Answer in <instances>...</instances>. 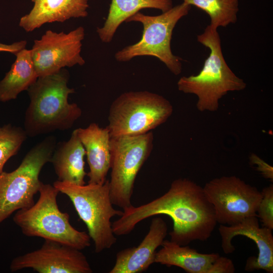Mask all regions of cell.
I'll list each match as a JSON object with an SVG mask.
<instances>
[{
  "label": "cell",
  "instance_id": "6da1fadb",
  "mask_svg": "<svg viewBox=\"0 0 273 273\" xmlns=\"http://www.w3.org/2000/svg\"><path fill=\"white\" fill-rule=\"evenodd\" d=\"M123 210L122 215L112 223L115 235H128L142 220L164 214L173 221L170 241L183 246L195 240L206 241L217 223L213 205L203 187L186 178L173 180L168 191L160 197Z\"/></svg>",
  "mask_w": 273,
  "mask_h": 273
},
{
  "label": "cell",
  "instance_id": "ac0fdd59",
  "mask_svg": "<svg viewBox=\"0 0 273 273\" xmlns=\"http://www.w3.org/2000/svg\"><path fill=\"white\" fill-rule=\"evenodd\" d=\"M161 246L156 253L155 263L177 266L188 273H207L219 256L217 253H201L187 245H180L170 240H164Z\"/></svg>",
  "mask_w": 273,
  "mask_h": 273
},
{
  "label": "cell",
  "instance_id": "2e32d148",
  "mask_svg": "<svg viewBox=\"0 0 273 273\" xmlns=\"http://www.w3.org/2000/svg\"><path fill=\"white\" fill-rule=\"evenodd\" d=\"M30 12L22 17L19 25L26 32H31L47 23L64 22L72 18L88 15V0H31Z\"/></svg>",
  "mask_w": 273,
  "mask_h": 273
},
{
  "label": "cell",
  "instance_id": "5b68a950",
  "mask_svg": "<svg viewBox=\"0 0 273 273\" xmlns=\"http://www.w3.org/2000/svg\"><path fill=\"white\" fill-rule=\"evenodd\" d=\"M59 192L71 201L79 218L86 225L88 234L93 240L95 251L100 253L111 248L116 242L111 219L120 216L123 211L113 207L109 180L103 184L77 185L56 180L53 183Z\"/></svg>",
  "mask_w": 273,
  "mask_h": 273
},
{
  "label": "cell",
  "instance_id": "8fae6325",
  "mask_svg": "<svg viewBox=\"0 0 273 273\" xmlns=\"http://www.w3.org/2000/svg\"><path fill=\"white\" fill-rule=\"evenodd\" d=\"M84 35V28L79 26L68 33L49 30L35 40L30 50L38 77L57 73L65 67L84 65L81 51Z\"/></svg>",
  "mask_w": 273,
  "mask_h": 273
},
{
  "label": "cell",
  "instance_id": "4fadbf2b",
  "mask_svg": "<svg viewBox=\"0 0 273 273\" xmlns=\"http://www.w3.org/2000/svg\"><path fill=\"white\" fill-rule=\"evenodd\" d=\"M218 231L221 238V248L225 254L232 253L235 250L232 241L237 236H245L256 244L258 256L248 258L245 266L246 271L262 269L268 273L273 272L272 230L260 227L257 216L246 218L232 225L220 224Z\"/></svg>",
  "mask_w": 273,
  "mask_h": 273
},
{
  "label": "cell",
  "instance_id": "d6986e66",
  "mask_svg": "<svg viewBox=\"0 0 273 273\" xmlns=\"http://www.w3.org/2000/svg\"><path fill=\"white\" fill-rule=\"evenodd\" d=\"M172 7V0H111L107 19L97 32L102 42L109 43L120 25L141 10L153 8L164 12Z\"/></svg>",
  "mask_w": 273,
  "mask_h": 273
},
{
  "label": "cell",
  "instance_id": "9c48e42d",
  "mask_svg": "<svg viewBox=\"0 0 273 273\" xmlns=\"http://www.w3.org/2000/svg\"><path fill=\"white\" fill-rule=\"evenodd\" d=\"M154 136L143 134L111 138L110 197L113 205L129 207L137 174L149 157Z\"/></svg>",
  "mask_w": 273,
  "mask_h": 273
},
{
  "label": "cell",
  "instance_id": "7a4b0ae2",
  "mask_svg": "<svg viewBox=\"0 0 273 273\" xmlns=\"http://www.w3.org/2000/svg\"><path fill=\"white\" fill-rule=\"evenodd\" d=\"M69 73L65 69L39 77L27 89L29 104L24 117L27 136L35 137L56 130L70 128L81 116L76 103H69L68 96L74 93L68 86Z\"/></svg>",
  "mask_w": 273,
  "mask_h": 273
},
{
  "label": "cell",
  "instance_id": "5bb4252c",
  "mask_svg": "<svg viewBox=\"0 0 273 273\" xmlns=\"http://www.w3.org/2000/svg\"><path fill=\"white\" fill-rule=\"evenodd\" d=\"M166 222L160 217L151 220L148 233L138 246L119 251L109 273H141L155 263L157 248L162 245L167 234Z\"/></svg>",
  "mask_w": 273,
  "mask_h": 273
},
{
  "label": "cell",
  "instance_id": "52a82bcc",
  "mask_svg": "<svg viewBox=\"0 0 273 273\" xmlns=\"http://www.w3.org/2000/svg\"><path fill=\"white\" fill-rule=\"evenodd\" d=\"M173 112L170 102L148 91H130L112 103L108 115L110 138L138 135L163 124Z\"/></svg>",
  "mask_w": 273,
  "mask_h": 273
},
{
  "label": "cell",
  "instance_id": "e0dca14e",
  "mask_svg": "<svg viewBox=\"0 0 273 273\" xmlns=\"http://www.w3.org/2000/svg\"><path fill=\"white\" fill-rule=\"evenodd\" d=\"M85 150L74 129L67 141L60 142L51 157L58 180L77 185H84L85 176L84 157Z\"/></svg>",
  "mask_w": 273,
  "mask_h": 273
},
{
  "label": "cell",
  "instance_id": "7402d4cb",
  "mask_svg": "<svg viewBox=\"0 0 273 273\" xmlns=\"http://www.w3.org/2000/svg\"><path fill=\"white\" fill-rule=\"evenodd\" d=\"M26 137L20 127L11 124L0 126V173L8 160L18 153Z\"/></svg>",
  "mask_w": 273,
  "mask_h": 273
},
{
  "label": "cell",
  "instance_id": "603a6c76",
  "mask_svg": "<svg viewBox=\"0 0 273 273\" xmlns=\"http://www.w3.org/2000/svg\"><path fill=\"white\" fill-rule=\"evenodd\" d=\"M262 198L257 210V216L259 218L264 227L273 230V185L264 188L261 191Z\"/></svg>",
  "mask_w": 273,
  "mask_h": 273
},
{
  "label": "cell",
  "instance_id": "484cf974",
  "mask_svg": "<svg viewBox=\"0 0 273 273\" xmlns=\"http://www.w3.org/2000/svg\"><path fill=\"white\" fill-rule=\"evenodd\" d=\"M26 44L27 41L26 40L15 42L10 44L0 42V52H9L15 55L20 51L25 49Z\"/></svg>",
  "mask_w": 273,
  "mask_h": 273
},
{
  "label": "cell",
  "instance_id": "d4e9b609",
  "mask_svg": "<svg viewBox=\"0 0 273 273\" xmlns=\"http://www.w3.org/2000/svg\"><path fill=\"white\" fill-rule=\"evenodd\" d=\"M250 162L256 165V169L265 178L273 180V167L257 155L252 153L249 157Z\"/></svg>",
  "mask_w": 273,
  "mask_h": 273
},
{
  "label": "cell",
  "instance_id": "9a60e30c",
  "mask_svg": "<svg viewBox=\"0 0 273 273\" xmlns=\"http://www.w3.org/2000/svg\"><path fill=\"white\" fill-rule=\"evenodd\" d=\"M87 157L89 184H103L111 167L110 135L109 129L96 123L86 128H77Z\"/></svg>",
  "mask_w": 273,
  "mask_h": 273
},
{
  "label": "cell",
  "instance_id": "ffe728a7",
  "mask_svg": "<svg viewBox=\"0 0 273 273\" xmlns=\"http://www.w3.org/2000/svg\"><path fill=\"white\" fill-rule=\"evenodd\" d=\"M10 70L0 81V101L6 102L16 99L22 92L27 90L37 79L30 50L18 52Z\"/></svg>",
  "mask_w": 273,
  "mask_h": 273
},
{
  "label": "cell",
  "instance_id": "30bf717a",
  "mask_svg": "<svg viewBox=\"0 0 273 273\" xmlns=\"http://www.w3.org/2000/svg\"><path fill=\"white\" fill-rule=\"evenodd\" d=\"M213 205L217 223L232 225L257 216L261 191L236 176L212 179L203 187Z\"/></svg>",
  "mask_w": 273,
  "mask_h": 273
},
{
  "label": "cell",
  "instance_id": "cb8c5ba5",
  "mask_svg": "<svg viewBox=\"0 0 273 273\" xmlns=\"http://www.w3.org/2000/svg\"><path fill=\"white\" fill-rule=\"evenodd\" d=\"M235 267L233 261L220 255L212 264L207 273H234Z\"/></svg>",
  "mask_w": 273,
  "mask_h": 273
},
{
  "label": "cell",
  "instance_id": "8992f818",
  "mask_svg": "<svg viewBox=\"0 0 273 273\" xmlns=\"http://www.w3.org/2000/svg\"><path fill=\"white\" fill-rule=\"evenodd\" d=\"M56 146L55 136H48L27 152L16 169L0 173V224L14 212L34 204L42 184L40 172Z\"/></svg>",
  "mask_w": 273,
  "mask_h": 273
},
{
  "label": "cell",
  "instance_id": "44dd1931",
  "mask_svg": "<svg viewBox=\"0 0 273 273\" xmlns=\"http://www.w3.org/2000/svg\"><path fill=\"white\" fill-rule=\"evenodd\" d=\"M183 3L207 13L210 19L209 26L213 29L225 27L237 20L239 0H183Z\"/></svg>",
  "mask_w": 273,
  "mask_h": 273
},
{
  "label": "cell",
  "instance_id": "ba28073f",
  "mask_svg": "<svg viewBox=\"0 0 273 273\" xmlns=\"http://www.w3.org/2000/svg\"><path fill=\"white\" fill-rule=\"evenodd\" d=\"M191 8V6L183 2L159 15L148 16L139 12L131 16L125 22L141 23L142 38L138 42L118 51L115 55L116 60L126 62L135 57L153 56L163 62L173 74H179L182 71L181 59L172 53L171 39L176 24L188 14Z\"/></svg>",
  "mask_w": 273,
  "mask_h": 273
},
{
  "label": "cell",
  "instance_id": "7c38bea8",
  "mask_svg": "<svg viewBox=\"0 0 273 273\" xmlns=\"http://www.w3.org/2000/svg\"><path fill=\"white\" fill-rule=\"evenodd\" d=\"M10 268L12 272L32 268L39 273L93 272L80 250L48 240L40 248L14 258Z\"/></svg>",
  "mask_w": 273,
  "mask_h": 273
},
{
  "label": "cell",
  "instance_id": "277c9868",
  "mask_svg": "<svg viewBox=\"0 0 273 273\" xmlns=\"http://www.w3.org/2000/svg\"><path fill=\"white\" fill-rule=\"evenodd\" d=\"M39 197L36 203L16 211L14 223L28 237H37L64 244L79 250L90 245V238L85 231H79L69 222L68 213L59 208L57 197L59 193L53 185L42 183Z\"/></svg>",
  "mask_w": 273,
  "mask_h": 273
},
{
  "label": "cell",
  "instance_id": "3957f363",
  "mask_svg": "<svg viewBox=\"0 0 273 273\" xmlns=\"http://www.w3.org/2000/svg\"><path fill=\"white\" fill-rule=\"evenodd\" d=\"M198 41L208 48L210 53L199 74L183 76L177 83L178 89L195 95L197 109L214 112L219 107V100L229 92L244 89L246 83L231 69L224 58L221 41L217 30L208 25L197 35Z\"/></svg>",
  "mask_w": 273,
  "mask_h": 273
}]
</instances>
